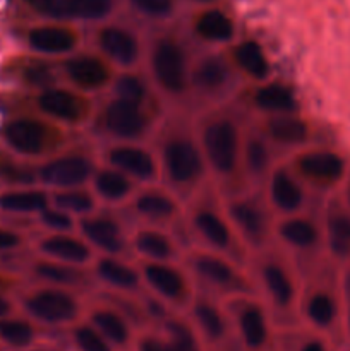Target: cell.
<instances>
[{
  "label": "cell",
  "instance_id": "obj_12",
  "mask_svg": "<svg viewBox=\"0 0 350 351\" xmlns=\"http://www.w3.org/2000/svg\"><path fill=\"white\" fill-rule=\"evenodd\" d=\"M78 228L89 245L102 250L106 256L120 257L129 250V239L122 225L105 213H91L78 219Z\"/></svg>",
  "mask_w": 350,
  "mask_h": 351
},
{
  "label": "cell",
  "instance_id": "obj_55",
  "mask_svg": "<svg viewBox=\"0 0 350 351\" xmlns=\"http://www.w3.org/2000/svg\"><path fill=\"white\" fill-rule=\"evenodd\" d=\"M199 2H209V0H199Z\"/></svg>",
  "mask_w": 350,
  "mask_h": 351
},
{
  "label": "cell",
  "instance_id": "obj_39",
  "mask_svg": "<svg viewBox=\"0 0 350 351\" xmlns=\"http://www.w3.org/2000/svg\"><path fill=\"white\" fill-rule=\"evenodd\" d=\"M93 322H95L96 328L100 329L105 338H108L110 341L117 343V345H124L129 338V329H127L126 322L119 317L117 314L110 311H98L93 314Z\"/></svg>",
  "mask_w": 350,
  "mask_h": 351
},
{
  "label": "cell",
  "instance_id": "obj_32",
  "mask_svg": "<svg viewBox=\"0 0 350 351\" xmlns=\"http://www.w3.org/2000/svg\"><path fill=\"white\" fill-rule=\"evenodd\" d=\"M36 276L57 287H82L89 280V273L78 264L64 263V261L50 259L36 263L34 266Z\"/></svg>",
  "mask_w": 350,
  "mask_h": 351
},
{
  "label": "cell",
  "instance_id": "obj_46",
  "mask_svg": "<svg viewBox=\"0 0 350 351\" xmlns=\"http://www.w3.org/2000/svg\"><path fill=\"white\" fill-rule=\"evenodd\" d=\"M0 338L14 346H26L33 339V329L23 321H0Z\"/></svg>",
  "mask_w": 350,
  "mask_h": 351
},
{
  "label": "cell",
  "instance_id": "obj_16",
  "mask_svg": "<svg viewBox=\"0 0 350 351\" xmlns=\"http://www.w3.org/2000/svg\"><path fill=\"white\" fill-rule=\"evenodd\" d=\"M106 165L124 171L134 178L136 182L143 184H153L158 180L160 175V165L156 156L144 147L136 146L130 143H120L112 146L105 153Z\"/></svg>",
  "mask_w": 350,
  "mask_h": 351
},
{
  "label": "cell",
  "instance_id": "obj_11",
  "mask_svg": "<svg viewBox=\"0 0 350 351\" xmlns=\"http://www.w3.org/2000/svg\"><path fill=\"white\" fill-rule=\"evenodd\" d=\"M96 167L84 153H64L38 170V180L54 189L84 187L93 178Z\"/></svg>",
  "mask_w": 350,
  "mask_h": 351
},
{
  "label": "cell",
  "instance_id": "obj_34",
  "mask_svg": "<svg viewBox=\"0 0 350 351\" xmlns=\"http://www.w3.org/2000/svg\"><path fill=\"white\" fill-rule=\"evenodd\" d=\"M54 204L81 218V216L95 213L96 197L93 192L86 191L82 187L58 189L54 194Z\"/></svg>",
  "mask_w": 350,
  "mask_h": 351
},
{
  "label": "cell",
  "instance_id": "obj_5",
  "mask_svg": "<svg viewBox=\"0 0 350 351\" xmlns=\"http://www.w3.org/2000/svg\"><path fill=\"white\" fill-rule=\"evenodd\" d=\"M185 264L192 276L216 290L230 293H247L250 290V274L244 273L240 264L222 254L209 249L191 250L185 256Z\"/></svg>",
  "mask_w": 350,
  "mask_h": 351
},
{
  "label": "cell",
  "instance_id": "obj_51",
  "mask_svg": "<svg viewBox=\"0 0 350 351\" xmlns=\"http://www.w3.org/2000/svg\"><path fill=\"white\" fill-rule=\"evenodd\" d=\"M21 245V237L9 230H0V250H12Z\"/></svg>",
  "mask_w": 350,
  "mask_h": 351
},
{
  "label": "cell",
  "instance_id": "obj_33",
  "mask_svg": "<svg viewBox=\"0 0 350 351\" xmlns=\"http://www.w3.org/2000/svg\"><path fill=\"white\" fill-rule=\"evenodd\" d=\"M194 27L198 36L201 40L209 41V43H226L235 34L233 21L220 9L205 10L198 17Z\"/></svg>",
  "mask_w": 350,
  "mask_h": 351
},
{
  "label": "cell",
  "instance_id": "obj_14",
  "mask_svg": "<svg viewBox=\"0 0 350 351\" xmlns=\"http://www.w3.org/2000/svg\"><path fill=\"white\" fill-rule=\"evenodd\" d=\"M130 208L134 215L150 223L151 226L172 225L182 216L177 195L167 189L146 187L144 191L134 192Z\"/></svg>",
  "mask_w": 350,
  "mask_h": 351
},
{
  "label": "cell",
  "instance_id": "obj_3",
  "mask_svg": "<svg viewBox=\"0 0 350 351\" xmlns=\"http://www.w3.org/2000/svg\"><path fill=\"white\" fill-rule=\"evenodd\" d=\"M191 228L209 250L229 257L233 263L244 266L247 261V247L233 230L225 206L215 202V195L205 187L192 195L191 213H189Z\"/></svg>",
  "mask_w": 350,
  "mask_h": 351
},
{
  "label": "cell",
  "instance_id": "obj_17",
  "mask_svg": "<svg viewBox=\"0 0 350 351\" xmlns=\"http://www.w3.org/2000/svg\"><path fill=\"white\" fill-rule=\"evenodd\" d=\"M290 168L301 180L312 185H331L343 177L345 161L331 151H305L290 161Z\"/></svg>",
  "mask_w": 350,
  "mask_h": 351
},
{
  "label": "cell",
  "instance_id": "obj_43",
  "mask_svg": "<svg viewBox=\"0 0 350 351\" xmlns=\"http://www.w3.org/2000/svg\"><path fill=\"white\" fill-rule=\"evenodd\" d=\"M40 219L51 232H74V228H78L75 216L55 204L47 206L43 211H40Z\"/></svg>",
  "mask_w": 350,
  "mask_h": 351
},
{
  "label": "cell",
  "instance_id": "obj_1",
  "mask_svg": "<svg viewBox=\"0 0 350 351\" xmlns=\"http://www.w3.org/2000/svg\"><path fill=\"white\" fill-rule=\"evenodd\" d=\"M158 144L160 173L167 178L170 191L180 197H192L202 187L208 171L198 136L180 122H172L163 129Z\"/></svg>",
  "mask_w": 350,
  "mask_h": 351
},
{
  "label": "cell",
  "instance_id": "obj_27",
  "mask_svg": "<svg viewBox=\"0 0 350 351\" xmlns=\"http://www.w3.org/2000/svg\"><path fill=\"white\" fill-rule=\"evenodd\" d=\"M27 41L38 53L65 55L78 48L79 34L67 26H40L30 31Z\"/></svg>",
  "mask_w": 350,
  "mask_h": 351
},
{
  "label": "cell",
  "instance_id": "obj_37",
  "mask_svg": "<svg viewBox=\"0 0 350 351\" xmlns=\"http://www.w3.org/2000/svg\"><path fill=\"white\" fill-rule=\"evenodd\" d=\"M113 93H115L117 98L127 99V101L132 103H139V105L153 106L148 84L139 77V75L132 74V72H126V74L113 79Z\"/></svg>",
  "mask_w": 350,
  "mask_h": 351
},
{
  "label": "cell",
  "instance_id": "obj_40",
  "mask_svg": "<svg viewBox=\"0 0 350 351\" xmlns=\"http://www.w3.org/2000/svg\"><path fill=\"white\" fill-rule=\"evenodd\" d=\"M67 17L96 21L112 10V0H65Z\"/></svg>",
  "mask_w": 350,
  "mask_h": 351
},
{
  "label": "cell",
  "instance_id": "obj_8",
  "mask_svg": "<svg viewBox=\"0 0 350 351\" xmlns=\"http://www.w3.org/2000/svg\"><path fill=\"white\" fill-rule=\"evenodd\" d=\"M257 280L263 285L264 291L277 307L287 308L295 300V274L292 269V261L270 245L257 250L254 259Z\"/></svg>",
  "mask_w": 350,
  "mask_h": 351
},
{
  "label": "cell",
  "instance_id": "obj_21",
  "mask_svg": "<svg viewBox=\"0 0 350 351\" xmlns=\"http://www.w3.org/2000/svg\"><path fill=\"white\" fill-rule=\"evenodd\" d=\"M273 144L266 139L261 129L244 134L242 171L244 177L256 184L268 180L273 170Z\"/></svg>",
  "mask_w": 350,
  "mask_h": 351
},
{
  "label": "cell",
  "instance_id": "obj_48",
  "mask_svg": "<svg viewBox=\"0 0 350 351\" xmlns=\"http://www.w3.org/2000/svg\"><path fill=\"white\" fill-rule=\"evenodd\" d=\"M33 10L51 19H69L65 0H24Z\"/></svg>",
  "mask_w": 350,
  "mask_h": 351
},
{
  "label": "cell",
  "instance_id": "obj_29",
  "mask_svg": "<svg viewBox=\"0 0 350 351\" xmlns=\"http://www.w3.org/2000/svg\"><path fill=\"white\" fill-rule=\"evenodd\" d=\"M254 108L264 115H280V113L297 112V98L288 86L280 82H266L253 91L250 96Z\"/></svg>",
  "mask_w": 350,
  "mask_h": 351
},
{
  "label": "cell",
  "instance_id": "obj_30",
  "mask_svg": "<svg viewBox=\"0 0 350 351\" xmlns=\"http://www.w3.org/2000/svg\"><path fill=\"white\" fill-rule=\"evenodd\" d=\"M95 274L110 287L124 291L137 290L141 287V281H143L139 269L129 266L119 257L106 256V254L96 259Z\"/></svg>",
  "mask_w": 350,
  "mask_h": 351
},
{
  "label": "cell",
  "instance_id": "obj_54",
  "mask_svg": "<svg viewBox=\"0 0 350 351\" xmlns=\"http://www.w3.org/2000/svg\"><path fill=\"white\" fill-rule=\"evenodd\" d=\"M9 311H10L9 302L3 300V298H0V317H3V315H5Z\"/></svg>",
  "mask_w": 350,
  "mask_h": 351
},
{
  "label": "cell",
  "instance_id": "obj_52",
  "mask_svg": "<svg viewBox=\"0 0 350 351\" xmlns=\"http://www.w3.org/2000/svg\"><path fill=\"white\" fill-rule=\"evenodd\" d=\"M141 351H167V350H165L160 343L148 339V341H144L143 346H141Z\"/></svg>",
  "mask_w": 350,
  "mask_h": 351
},
{
  "label": "cell",
  "instance_id": "obj_9",
  "mask_svg": "<svg viewBox=\"0 0 350 351\" xmlns=\"http://www.w3.org/2000/svg\"><path fill=\"white\" fill-rule=\"evenodd\" d=\"M153 120V106L127 101L117 96L106 103L102 112L103 129L124 143L141 139L151 129Z\"/></svg>",
  "mask_w": 350,
  "mask_h": 351
},
{
  "label": "cell",
  "instance_id": "obj_6",
  "mask_svg": "<svg viewBox=\"0 0 350 351\" xmlns=\"http://www.w3.org/2000/svg\"><path fill=\"white\" fill-rule=\"evenodd\" d=\"M7 144L24 156H45L60 153L67 143V134L62 125L45 122L40 119H17L5 127L3 132Z\"/></svg>",
  "mask_w": 350,
  "mask_h": 351
},
{
  "label": "cell",
  "instance_id": "obj_31",
  "mask_svg": "<svg viewBox=\"0 0 350 351\" xmlns=\"http://www.w3.org/2000/svg\"><path fill=\"white\" fill-rule=\"evenodd\" d=\"M232 60L235 67L254 81H266L271 67L263 47L257 41L246 40L240 41L232 51Z\"/></svg>",
  "mask_w": 350,
  "mask_h": 351
},
{
  "label": "cell",
  "instance_id": "obj_20",
  "mask_svg": "<svg viewBox=\"0 0 350 351\" xmlns=\"http://www.w3.org/2000/svg\"><path fill=\"white\" fill-rule=\"evenodd\" d=\"M232 81L230 62L222 55H206L191 69V86L209 98L229 91Z\"/></svg>",
  "mask_w": 350,
  "mask_h": 351
},
{
  "label": "cell",
  "instance_id": "obj_38",
  "mask_svg": "<svg viewBox=\"0 0 350 351\" xmlns=\"http://www.w3.org/2000/svg\"><path fill=\"white\" fill-rule=\"evenodd\" d=\"M329 249L335 256L347 257L350 254V218L345 215H331L326 225Z\"/></svg>",
  "mask_w": 350,
  "mask_h": 351
},
{
  "label": "cell",
  "instance_id": "obj_45",
  "mask_svg": "<svg viewBox=\"0 0 350 351\" xmlns=\"http://www.w3.org/2000/svg\"><path fill=\"white\" fill-rule=\"evenodd\" d=\"M0 178L9 184L31 185L38 180V171L30 170L19 163H14L9 158H0Z\"/></svg>",
  "mask_w": 350,
  "mask_h": 351
},
{
  "label": "cell",
  "instance_id": "obj_49",
  "mask_svg": "<svg viewBox=\"0 0 350 351\" xmlns=\"http://www.w3.org/2000/svg\"><path fill=\"white\" fill-rule=\"evenodd\" d=\"M75 341L82 351H110L102 336L95 329L86 328V326L75 331Z\"/></svg>",
  "mask_w": 350,
  "mask_h": 351
},
{
  "label": "cell",
  "instance_id": "obj_24",
  "mask_svg": "<svg viewBox=\"0 0 350 351\" xmlns=\"http://www.w3.org/2000/svg\"><path fill=\"white\" fill-rule=\"evenodd\" d=\"M259 129L273 146L295 147L309 139V125L297 115V112L266 115Z\"/></svg>",
  "mask_w": 350,
  "mask_h": 351
},
{
  "label": "cell",
  "instance_id": "obj_18",
  "mask_svg": "<svg viewBox=\"0 0 350 351\" xmlns=\"http://www.w3.org/2000/svg\"><path fill=\"white\" fill-rule=\"evenodd\" d=\"M139 273L148 287L156 291L161 298L170 302H184L189 297L187 274L174 263L146 261L141 264Z\"/></svg>",
  "mask_w": 350,
  "mask_h": 351
},
{
  "label": "cell",
  "instance_id": "obj_23",
  "mask_svg": "<svg viewBox=\"0 0 350 351\" xmlns=\"http://www.w3.org/2000/svg\"><path fill=\"white\" fill-rule=\"evenodd\" d=\"M98 47L103 57L112 64L130 67L141 57V45L130 31L117 26H106L98 34Z\"/></svg>",
  "mask_w": 350,
  "mask_h": 351
},
{
  "label": "cell",
  "instance_id": "obj_13",
  "mask_svg": "<svg viewBox=\"0 0 350 351\" xmlns=\"http://www.w3.org/2000/svg\"><path fill=\"white\" fill-rule=\"evenodd\" d=\"M64 74L75 89L93 93L105 89L113 81L112 62L103 55L79 53L64 62Z\"/></svg>",
  "mask_w": 350,
  "mask_h": 351
},
{
  "label": "cell",
  "instance_id": "obj_53",
  "mask_svg": "<svg viewBox=\"0 0 350 351\" xmlns=\"http://www.w3.org/2000/svg\"><path fill=\"white\" fill-rule=\"evenodd\" d=\"M302 351H325V348H323L321 343H309V345L304 346V350Z\"/></svg>",
  "mask_w": 350,
  "mask_h": 351
},
{
  "label": "cell",
  "instance_id": "obj_19",
  "mask_svg": "<svg viewBox=\"0 0 350 351\" xmlns=\"http://www.w3.org/2000/svg\"><path fill=\"white\" fill-rule=\"evenodd\" d=\"M26 308L45 322H67L78 315L79 307L75 298L62 288H47L31 295Z\"/></svg>",
  "mask_w": 350,
  "mask_h": 351
},
{
  "label": "cell",
  "instance_id": "obj_35",
  "mask_svg": "<svg viewBox=\"0 0 350 351\" xmlns=\"http://www.w3.org/2000/svg\"><path fill=\"white\" fill-rule=\"evenodd\" d=\"M50 206V195L43 191H16L0 195V208L12 213H40Z\"/></svg>",
  "mask_w": 350,
  "mask_h": 351
},
{
  "label": "cell",
  "instance_id": "obj_15",
  "mask_svg": "<svg viewBox=\"0 0 350 351\" xmlns=\"http://www.w3.org/2000/svg\"><path fill=\"white\" fill-rule=\"evenodd\" d=\"M266 201L270 208L283 216L297 215L305 202V192L301 178L295 175L290 165H281L271 170L266 180Z\"/></svg>",
  "mask_w": 350,
  "mask_h": 351
},
{
  "label": "cell",
  "instance_id": "obj_22",
  "mask_svg": "<svg viewBox=\"0 0 350 351\" xmlns=\"http://www.w3.org/2000/svg\"><path fill=\"white\" fill-rule=\"evenodd\" d=\"M40 250L50 259L86 266L95 259L93 247L84 237H78L72 232H54L40 242Z\"/></svg>",
  "mask_w": 350,
  "mask_h": 351
},
{
  "label": "cell",
  "instance_id": "obj_26",
  "mask_svg": "<svg viewBox=\"0 0 350 351\" xmlns=\"http://www.w3.org/2000/svg\"><path fill=\"white\" fill-rule=\"evenodd\" d=\"M275 233L290 252H307L319 243L318 226L304 216H283V219L278 221Z\"/></svg>",
  "mask_w": 350,
  "mask_h": 351
},
{
  "label": "cell",
  "instance_id": "obj_28",
  "mask_svg": "<svg viewBox=\"0 0 350 351\" xmlns=\"http://www.w3.org/2000/svg\"><path fill=\"white\" fill-rule=\"evenodd\" d=\"M91 182L95 194L106 202L127 201L136 192V180L110 165L96 168Z\"/></svg>",
  "mask_w": 350,
  "mask_h": 351
},
{
  "label": "cell",
  "instance_id": "obj_42",
  "mask_svg": "<svg viewBox=\"0 0 350 351\" xmlns=\"http://www.w3.org/2000/svg\"><path fill=\"white\" fill-rule=\"evenodd\" d=\"M196 319H198L199 326L206 331L209 338H220L225 331V324L220 315L218 308L215 305L208 304V302H199L194 307Z\"/></svg>",
  "mask_w": 350,
  "mask_h": 351
},
{
  "label": "cell",
  "instance_id": "obj_36",
  "mask_svg": "<svg viewBox=\"0 0 350 351\" xmlns=\"http://www.w3.org/2000/svg\"><path fill=\"white\" fill-rule=\"evenodd\" d=\"M240 332L244 336V341L253 348L263 345L266 341V321L259 307L253 304L244 305L239 315Z\"/></svg>",
  "mask_w": 350,
  "mask_h": 351
},
{
  "label": "cell",
  "instance_id": "obj_4",
  "mask_svg": "<svg viewBox=\"0 0 350 351\" xmlns=\"http://www.w3.org/2000/svg\"><path fill=\"white\" fill-rule=\"evenodd\" d=\"M270 209V204L257 194H237L226 202V216L247 250L257 252L270 245L275 232Z\"/></svg>",
  "mask_w": 350,
  "mask_h": 351
},
{
  "label": "cell",
  "instance_id": "obj_10",
  "mask_svg": "<svg viewBox=\"0 0 350 351\" xmlns=\"http://www.w3.org/2000/svg\"><path fill=\"white\" fill-rule=\"evenodd\" d=\"M36 106L48 119L69 127L82 125L93 115V103L86 93L58 86L41 89Z\"/></svg>",
  "mask_w": 350,
  "mask_h": 351
},
{
  "label": "cell",
  "instance_id": "obj_25",
  "mask_svg": "<svg viewBox=\"0 0 350 351\" xmlns=\"http://www.w3.org/2000/svg\"><path fill=\"white\" fill-rule=\"evenodd\" d=\"M130 245L146 261L174 263V259L178 257L177 242L156 226H146V228L137 230L132 235Z\"/></svg>",
  "mask_w": 350,
  "mask_h": 351
},
{
  "label": "cell",
  "instance_id": "obj_50",
  "mask_svg": "<svg viewBox=\"0 0 350 351\" xmlns=\"http://www.w3.org/2000/svg\"><path fill=\"white\" fill-rule=\"evenodd\" d=\"M141 12L153 17H165L174 9L172 0H130Z\"/></svg>",
  "mask_w": 350,
  "mask_h": 351
},
{
  "label": "cell",
  "instance_id": "obj_2",
  "mask_svg": "<svg viewBox=\"0 0 350 351\" xmlns=\"http://www.w3.org/2000/svg\"><path fill=\"white\" fill-rule=\"evenodd\" d=\"M198 139L206 167L226 187H237L242 171L244 132L230 113H209L199 122Z\"/></svg>",
  "mask_w": 350,
  "mask_h": 351
},
{
  "label": "cell",
  "instance_id": "obj_44",
  "mask_svg": "<svg viewBox=\"0 0 350 351\" xmlns=\"http://www.w3.org/2000/svg\"><path fill=\"white\" fill-rule=\"evenodd\" d=\"M23 79L34 88L47 89L55 86V72L50 64L43 60H31L24 65Z\"/></svg>",
  "mask_w": 350,
  "mask_h": 351
},
{
  "label": "cell",
  "instance_id": "obj_7",
  "mask_svg": "<svg viewBox=\"0 0 350 351\" xmlns=\"http://www.w3.org/2000/svg\"><path fill=\"white\" fill-rule=\"evenodd\" d=\"M151 74L158 88L170 96L185 95L191 86V65L184 47L174 38H160L151 48Z\"/></svg>",
  "mask_w": 350,
  "mask_h": 351
},
{
  "label": "cell",
  "instance_id": "obj_47",
  "mask_svg": "<svg viewBox=\"0 0 350 351\" xmlns=\"http://www.w3.org/2000/svg\"><path fill=\"white\" fill-rule=\"evenodd\" d=\"M168 329L172 336V351H198L194 336L189 331L187 326L180 322H172Z\"/></svg>",
  "mask_w": 350,
  "mask_h": 351
},
{
  "label": "cell",
  "instance_id": "obj_41",
  "mask_svg": "<svg viewBox=\"0 0 350 351\" xmlns=\"http://www.w3.org/2000/svg\"><path fill=\"white\" fill-rule=\"evenodd\" d=\"M307 315L316 326H321V328H326L333 322L336 315V305L333 302V298L329 297L328 293H323V291H318V293H312L311 298L307 300Z\"/></svg>",
  "mask_w": 350,
  "mask_h": 351
}]
</instances>
